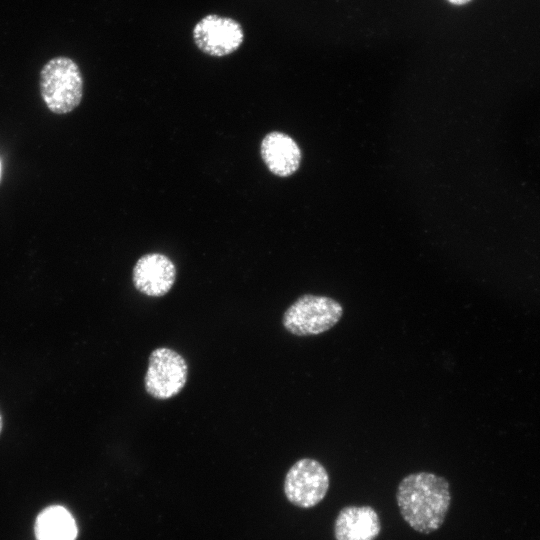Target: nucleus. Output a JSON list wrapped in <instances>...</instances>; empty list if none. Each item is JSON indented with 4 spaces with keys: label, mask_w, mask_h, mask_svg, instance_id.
I'll use <instances>...</instances> for the list:
<instances>
[{
    "label": "nucleus",
    "mask_w": 540,
    "mask_h": 540,
    "mask_svg": "<svg viewBox=\"0 0 540 540\" xmlns=\"http://www.w3.org/2000/svg\"><path fill=\"white\" fill-rule=\"evenodd\" d=\"M451 3L453 4H458V5H461V4H465L467 2H469L470 0H449Z\"/></svg>",
    "instance_id": "11"
},
{
    "label": "nucleus",
    "mask_w": 540,
    "mask_h": 540,
    "mask_svg": "<svg viewBox=\"0 0 540 540\" xmlns=\"http://www.w3.org/2000/svg\"><path fill=\"white\" fill-rule=\"evenodd\" d=\"M380 531V518L368 505L343 507L334 523L336 540H375Z\"/></svg>",
    "instance_id": "8"
},
{
    "label": "nucleus",
    "mask_w": 540,
    "mask_h": 540,
    "mask_svg": "<svg viewBox=\"0 0 540 540\" xmlns=\"http://www.w3.org/2000/svg\"><path fill=\"white\" fill-rule=\"evenodd\" d=\"M36 540H75L77 525L72 514L63 506L44 508L34 524Z\"/></svg>",
    "instance_id": "10"
},
{
    "label": "nucleus",
    "mask_w": 540,
    "mask_h": 540,
    "mask_svg": "<svg viewBox=\"0 0 540 540\" xmlns=\"http://www.w3.org/2000/svg\"><path fill=\"white\" fill-rule=\"evenodd\" d=\"M39 89L50 112L57 115L71 113L80 105L84 93L80 67L66 56L51 58L40 70Z\"/></svg>",
    "instance_id": "2"
},
{
    "label": "nucleus",
    "mask_w": 540,
    "mask_h": 540,
    "mask_svg": "<svg viewBox=\"0 0 540 540\" xmlns=\"http://www.w3.org/2000/svg\"><path fill=\"white\" fill-rule=\"evenodd\" d=\"M0 176H1V165H0Z\"/></svg>",
    "instance_id": "13"
},
{
    "label": "nucleus",
    "mask_w": 540,
    "mask_h": 540,
    "mask_svg": "<svg viewBox=\"0 0 540 540\" xmlns=\"http://www.w3.org/2000/svg\"><path fill=\"white\" fill-rule=\"evenodd\" d=\"M187 375L188 366L183 356L171 348H156L149 356L145 390L156 399L172 398L184 388Z\"/></svg>",
    "instance_id": "4"
},
{
    "label": "nucleus",
    "mask_w": 540,
    "mask_h": 540,
    "mask_svg": "<svg viewBox=\"0 0 540 540\" xmlns=\"http://www.w3.org/2000/svg\"><path fill=\"white\" fill-rule=\"evenodd\" d=\"M2 427H3V420H2V415L0 413V434H1V431H2Z\"/></svg>",
    "instance_id": "12"
},
{
    "label": "nucleus",
    "mask_w": 540,
    "mask_h": 540,
    "mask_svg": "<svg viewBox=\"0 0 540 540\" xmlns=\"http://www.w3.org/2000/svg\"><path fill=\"white\" fill-rule=\"evenodd\" d=\"M192 37L197 48L204 54L224 57L240 48L244 41V30L231 17L207 14L194 25Z\"/></svg>",
    "instance_id": "6"
},
{
    "label": "nucleus",
    "mask_w": 540,
    "mask_h": 540,
    "mask_svg": "<svg viewBox=\"0 0 540 540\" xmlns=\"http://www.w3.org/2000/svg\"><path fill=\"white\" fill-rule=\"evenodd\" d=\"M343 316V307L327 296L304 294L284 312V328L296 336L322 334L334 327Z\"/></svg>",
    "instance_id": "3"
},
{
    "label": "nucleus",
    "mask_w": 540,
    "mask_h": 540,
    "mask_svg": "<svg viewBox=\"0 0 540 540\" xmlns=\"http://www.w3.org/2000/svg\"><path fill=\"white\" fill-rule=\"evenodd\" d=\"M396 501L402 518L413 530L430 534L445 521L451 502L450 485L434 473H411L398 484Z\"/></svg>",
    "instance_id": "1"
},
{
    "label": "nucleus",
    "mask_w": 540,
    "mask_h": 540,
    "mask_svg": "<svg viewBox=\"0 0 540 540\" xmlns=\"http://www.w3.org/2000/svg\"><path fill=\"white\" fill-rule=\"evenodd\" d=\"M329 489V475L317 460L303 458L288 470L284 480V493L289 502L300 508L319 504Z\"/></svg>",
    "instance_id": "5"
},
{
    "label": "nucleus",
    "mask_w": 540,
    "mask_h": 540,
    "mask_svg": "<svg viewBox=\"0 0 540 540\" xmlns=\"http://www.w3.org/2000/svg\"><path fill=\"white\" fill-rule=\"evenodd\" d=\"M260 153L267 168L275 175L287 177L299 167L301 152L296 142L282 132H270L262 140Z\"/></svg>",
    "instance_id": "9"
},
{
    "label": "nucleus",
    "mask_w": 540,
    "mask_h": 540,
    "mask_svg": "<svg viewBox=\"0 0 540 540\" xmlns=\"http://www.w3.org/2000/svg\"><path fill=\"white\" fill-rule=\"evenodd\" d=\"M176 279V267L172 260L161 253H148L134 265V287L147 296L161 297L172 288Z\"/></svg>",
    "instance_id": "7"
}]
</instances>
